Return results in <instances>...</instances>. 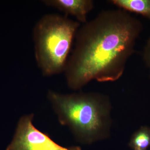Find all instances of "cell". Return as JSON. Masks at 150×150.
Masks as SVG:
<instances>
[{"instance_id":"obj_6","label":"cell","mask_w":150,"mask_h":150,"mask_svg":"<svg viewBox=\"0 0 150 150\" xmlns=\"http://www.w3.org/2000/svg\"><path fill=\"white\" fill-rule=\"evenodd\" d=\"M110 2L121 9L139 14L150 20V0H111Z\"/></svg>"},{"instance_id":"obj_1","label":"cell","mask_w":150,"mask_h":150,"mask_svg":"<svg viewBox=\"0 0 150 150\" xmlns=\"http://www.w3.org/2000/svg\"><path fill=\"white\" fill-rule=\"evenodd\" d=\"M142 30L141 21L122 9L103 11L83 23L65 69L69 87L78 90L93 80L119 79Z\"/></svg>"},{"instance_id":"obj_3","label":"cell","mask_w":150,"mask_h":150,"mask_svg":"<svg viewBox=\"0 0 150 150\" xmlns=\"http://www.w3.org/2000/svg\"><path fill=\"white\" fill-rule=\"evenodd\" d=\"M80 23L67 16L47 14L39 19L33 30L35 56L46 76L64 72L73 42Z\"/></svg>"},{"instance_id":"obj_5","label":"cell","mask_w":150,"mask_h":150,"mask_svg":"<svg viewBox=\"0 0 150 150\" xmlns=\"http://www.w3.org/2000/svg\"><path fill=\"white\" fill-rule=\"evenodd\" d=\"M42 2L48 6L64 13L66 16H72L79 23L87 21L88 14L94 6L92 0H43Z\"/></svg>"},{"instance_id":"obj_7","label":"cell","mask_w":150,"mask_h":150,"mask_svg":"<svg viewBox=\"0 0 150 150\" xmlns=\"http://www.w3.org/2000/svg\"><path fill=\"white\" fill-rule=\"evenodd\" d=\"M129 146L134 150H147L150 146V127L141 126L132 135Z\"/></svg>"},{"instance_id":"obj_9","label":"cell","mask_w":150,"mask_h":150,"mask_svg":"<svg viewBox=\"0 0 150 150\" xmlns=\"http://www.w3.org/2000/svg\"></svg>"},{"instance_id":"obj_8","label":"cell","mask_w":150,"mask_h":150,"mask_svg":"<svg viewBox=\"0 0 150 150\" xmlns=\"http://www.w3.org/2000/svg\"><path fill=\"white\" fill-rule=\"evenodd\" d=\"M143 59L150 72V37L148 39L144 48Z\"/></svg>"},{"instance_id":"obj_4","label":"cell","mask_w":150,"mask_h":150,"mask_svg":"<svg viewBox=\"0 0 150 150\" xmlns=\"http://www.w3.org/2000/svg\"><path fill=\"white\" fill-rule=\"evenodd\" d=\"M33 113L22 116L13 139L6 150H82L80 147H64L54 142L33 124Z\"/></svg>"},{"instance_id":"obj_2","label":"cell","mask_w":150,"mask_h":150,"mask_svg":"<svg viewBox=\"0 0 150 150\" xmlns=\"http://www.w3.org/2000/svg\"><path fill=\"white\" fill-rule=\"evenodd\" d=\"M48 98L59 123L68 126L81 144H91L110 136L111 105L106 96L95 92L64 94L49 91Z\"/></svg>"}]
</instances>
